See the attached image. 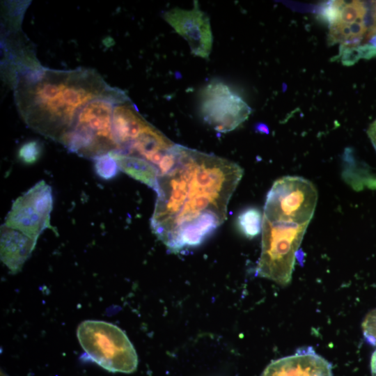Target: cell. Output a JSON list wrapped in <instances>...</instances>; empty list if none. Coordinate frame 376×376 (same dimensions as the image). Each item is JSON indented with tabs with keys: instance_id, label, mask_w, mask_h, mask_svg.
Masks as SVG:
<instances>
[{
	"instance_id": "6da1fadb",
	"label": "cell",
	"mask_w": 376,
	"mask_h": 376,
	"mask_svg": "<svg viewBox=\"0 0 376 376\" xmlns=\"http://www.w3.org/2000/svg\"><path fill=\"white\" fill-rule=\"evenodd\" d=\"M173 150V166L158 178L150 226L157 237L177 253L201 244L225 221L243 169L179 144Z\"/></svg>"
},
{
	"instance_id": "7a4b0ae2",
	"label": "cell",
	"mask_w": 376,
	"mask_h": 376,
	"mask_svg": "<svg viewBox=\"0 0 376 376\" xmlns=\"http://www.w3.org/2000/svg\"><path fill=\"white\" fill-rule=\"evenodd\" d=\"M95 70H61L38 64L22 65L14 82L20 116L35 132L59 141L72 127L79 110L91 100L111 93Z\"/></svg>"
},
{
	"instance_id": "3957f363",
	"label": "cell",
	"mask_w": 376,
	"mask_h": 376,
	"mask_svg": "<svg viewBox=\"0 0 376 376\" xmlns=\"http://www.w3.org/2000/svg\"><path fill=\"white\" fill-rule=\"evenodd\" d=\"M321 14L328 24V42L338 46L343 64L376 56V1H329Z\"/></svg>"
},
{
	"instance_id": "277c9868",
	"label": "cell",
	"mask_w": 376,
	"mask_h": 376,
	"mask_svg": "<svg viewBox=\"0 0 376 376\" xmlns=\"http://www.w3.org/2000/svg\"><path fill=\"white\" fill-rule=\"evenodd\" d=\"M128 96L116 88L111 93L96 97L79 111L72 128L59 143L70 152L92 158L111 152H118L113 129L115 104Z\"/></svg>"
},
{
	"instance_id": "5b68a950",
	"label": "cell",
	"mask_w": 376,
	"mask_h": 376,
	"mask_svg": "<svg viewBox=\"0 0 376 376\" xmlns=\"http://www.w3.org/2000/svg\"><path fill=\"white\" fill-rule=\"evenodd\" d=\"M308 224L269 221L263 217L261 253L256 267L259 276L287 285Z\"/></svg>"
},
{
	"instance_id": "8992f818",
	"label": "cell",
	"mask_w": 376,
	"mask_h": 376,
	"mask_svg": "<svg viewBox=\"0 0 376 376\" xmlns=\"http://www.w3.org/2000/svg\"><path fill=\"white\" fill-rule=\"evenodd\" d=\"M77 336L88 356L103 368L112 373L136 370V350L126 334L116 325L101 320H85L78 326Z\"/></svg>"
},
{
	"instance_id": "52a82bcc",
	"label": "cell",
	"mask_w": 376,
	"mask_h": 376,
	"mask_svg": "<svg viewBox=\"0 0 376 376\" xmlns=\"http://www.w3.org/2000/svg\"><path fill=\"white\" fill-rule=\"evenodd\" d=\"M318 201L315 185L298 176H285L268 191L263 218L269 221L309 224Z\"/></svg>"
},
{
	"instance_id": "ba28073f",
	"label": "cell",
	"mask_w": 376,
	"mask_h": 376,
	"mask_svg": "<svg viewBox=\"0 0 376 376\" xmlns=\"http://www.w3.org/2000/svg\"><path fill=\"white\" fill-rule=\"evenodd\" d=\"M53 194L50 185L40 180L13 202L3 224L38 240L50 224Z\"/></svg>"
},
{
	"instance_id": "9c48e42d",
	"label": "cell",
	"mask_w": 376,
	"mask_h": 376,
	"mask_svg": "<svg viewBox=\"0 0 376 376\" xmlns=\"http://www.w3.org/2000/svg\"><path fill=\"white\" fill-rule=\"evenodd\" d=\"M199 112L204 122L215 131L226 133L244 122L251 109L226 84L212 81L201 91Z\"/></svg>"
},
{
	"instance_id": "30bf717a",
	"label": "cell",
	"mask_w": 376,
	"mask_h": 376,
	"mask_svg": "<svg viewBox=\"0 0 376 376\" xmlns=\"http://www.w3.org/2000/svg\"><path fill=\"white\" fill-rule=\"evenodd\" d=\"M165 21L188 43L191 52L208 58L212 52L213 36L210 19L194 1L190 10L172 8L163 14Z\"/></svg>"
},
{
	"instance_id": "8fae6325",
	"label": "cell",
	"mask_w": 376,
	"mask_h": 376,
	"mask_svg": "<svg viewBox=\"0 0 376 376\" xmlns=\"http://www.w3.org/2000/svg\"><path fill=\"white\" fill-rule=\"evenodd\" d=\"M261 376H333L331 365L312 347L270 363Z\"/></svg>"
},
{
	"instance_id": "7c38bea8",
	"label": "cell",
	"mask_w": 376,
	"mask_h": 376,
	"mask_svg": "<svg viewBox=\"0 0 376 376\" xmlns=\"http://www.w3.org/2000/svg\"><path fill=\"white\" fill-rule=\"evenodd\" d=\"M129 97L117 102L113 113V129L119 152L126 154L132 143L149 126Z\"/></svg>"
},
{
	"instance_id": "4fadbf2b",
	"label": "cell",
	"mask_w": 376,
	"mask_h": 376,
	"mask_svg": "<svg viewBox=\"0 0 376 376\" xmlns=\"http://www.w3.org/2000/svg\"><path fill=\"white\" fill-rule=\"evenodd\" d=\"M37 241L4 224L1 226V260L10 272H20L34 250Z\"/></svg>"
},
{
	"instance_id": "5bb4252c",
	"label": "cell",
	"mask_w": 376,
	"mask_h": 376,
	"mask_svg": "<svg viewBox=\"0 0 376 376\" xmlns=\"http://www.w3.org/2000/svg\"><path fill=\"white\" fill-rule=\"evenodd\" d=\"M116 160L120 170L155 191L159 171L158 168L147 160L132 155L109 152Z\"/></svg>"
},
{
	"instance_id": "9a60e30c",
	"label": "cell",
	"mask_w": 376,
	"mask_h": 376,
	"mask_svg": "<svg viewBox=\"0 0 376 376\" xmlns=\"http://www.w3.org/2000/svg\"><path fill=\"white\" fill-rule=\"evenodd\" d=\"M239 230L247 238H253L262 231L263 218L260 210L249 207L243 210L237 216Z\"/></svg>"
},
{
	"instance_id": "2e32d148",
	"label": "cell",
	"mask_w": 376,
	"mask_h": 376,
	"mask_svg": "<svg viewBox=\"0 0 376 376\" xmlns=\"http://www.w3.org/2000/svg\"><path fill=\"white\" fill-rule=\"evenodd\" d=\"M93 162L95 173L103 180L114 178L120 171L116 160L110 153L97 156Z\"/></svg>"
},
{
	"instance_id": "e0dca14e",
	"label": "cell",
	"mask_w": 376,
	"mask_h": 376,
	"mask_svg": "<svg viewBox=\"0 0 376 376\" xmlns=\"http://www.w3.org/2000/svg\"><path fill=\"white\" fill-rule=\"evenodd\" d=\"M42 146L40 141L31 140L24 143L19 148L17 156L19 159L25 164H35L40 157Z\"/></svg>"
},
{
	"instance_id": "ac0fdd59",
	"label": "cell",
	"mask_w": 376,
	"mask_h": 376,
	"mask_svg": "<svg viewBox=\"0 0 376 376\" xmlns=\"http://www.w3.org/2000/svg\"><path fill=\"white\" fill-rule=\"evenodd\" d=\"M362 329L367 342L376 346V309L368 313L363 321Z\"/></svg>"
},
{
	"instance_id": "d6986e66",
	"label": "cell",
	"mask_w": 376,
	"mask_h": 376,
	"mask_svg": "<svg viewBox=\"0 0 376 376\" xmlns=\"http://www.w3.org/2000/svg\"><path fill=\"white\" fill-rule=\"evenodd\" d=\"M367 133L375 150H376V120L370 125Z\"/></svg>"
},
{
	"instance_id": "ffe728a7",
	"label": "cell",
	"mask_w": 376,
	"mask_h": 376,
	"mask_svg": "<svg viewBox=\"0 0 376 376\" xmlns=\"http://www.w3.org/2000/svg\"><path fill=\"white\" fill-rule=\"evenodd\" d=\"M371 373L373 376H376V350L373 353L370 361Z\"/></svg>"
}]
</instances>
